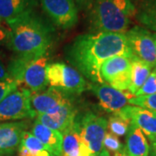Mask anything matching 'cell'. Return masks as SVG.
I'll list each match as a JSON object with an SVG mask.
<instances>
[{"instance_id": "cell-34", "label": "cell", "mask_w": 156, "mask_h": 156, "mask_svg": "<svg viewBox=\"0 0 156 156\" xmlns=\"http://www.w3.org/2000/svg\"><path fill=\"white\" fill-rule=\"evenodd\" d=\"M95 156H110V153L108 150H106L105 148H103L102 150L101 151L100 153Z\"/></svg>"}, {"instance_id": "cell-30", "label": "cell", "mask_w": 156, "mask_h": 156, "mask_svg": "<svg viewBox=\"0 0 156 156\" xmlns=\"http://www.w3.org/2000/svg\"><path fill=\"white\" fill-rule=\"evenodd\" d=\"M78 10L83 11H89L94 4V0H74Z\"/></svg>"}, {"instance_id": "cell-17", "label": "cell", "mask_w": 156, "mask_h": 156, "mask_svg": "<svg viewBox=\"0 0 156 156\" xmlns=\"http://www.w3.org/2000/svg\"><path fill=\"white\" fill-rule=\"evenodd\" d=\"M31 134L44 145V147L55 156H62L63 134L47 128L46 126L35 121L31 128Z\"/></svg>"}, {"instance_id": "cell-31", "label": "cell", "mask_w": 156, "mask_h": 156, "mask_svg": "<svg viewBox=\"0 0 156 156\" xmlns=\"http://www.w3.org/2000/svg\"><path fill=\"white\" fill-rule=\"evenodd\" d=\"M9 33H10V29L5 28L2 24H0V48L3 47L4 45H6L7 40L9 37Z\"/></svg>"}, {"instance_id": "cell-23", "label": "cell", "mask_w": 156, "mask_h": 156, "mask_svg": "<svg viewBox=\"0 0 156 156\" xmlns=\"http://www.w3.org/2000/svg\"><path fill=\"white\" fill-rule=\"evenodd\" d=\"M128 103L131 105L144 108L147 109H149L151 111L156 112V94L140 95V96L134 95L133 98L129 100Z\"/></svg>"}, {"instance_id": "cell-24", "label": "cell", "mask_w": 156, "mask_h": 156, "mask_svg": "<svg viewBox=\"0 0 156 156\" xmlns=\"http://www.w3.org/2000/svg\"><path fill=\"white\" fill-rule=\"evenodd\" d=\"M135 17L156 18V0H143L136 11Z\"/></svg>"}, {"instance_id": "cell-16", "label": "cell", "mask_w": 156, "mask_h": 156, "mask_svg": "<svg viewBox=\"0 0 156 156\" xmlns=\"http://www.w3.org/2000/svg\"><path fill=\"white\" fill-rule=\"evenodd\" d=\"M38 0H0V21L10 26L20 18L36 11Z\"/></svg>"}, {"instance_id": "cell-29", "label": "cell", "mask_w": 156, "mask_h": 156, "mask_svg": "<svg viewBox=\"0 0 156 156\" xmlns=\"http://www.w3.org/2000/svg\"><path fill=\"white\" fill-rule=\"evenodd\" d=\"M136 19L141 23L144 28L149 29L156 33V18H150V17H136Z\"/></svg>"}, {"instance_id": "cell-7", "label": "cell", "mask_w": 156, "mask_h": 156, "mask_svg": "<svg viewBox=\"0 0 156 156\" xmlns=\"http://www.w3.org/2000/svg\"><path fill=\"white\" fill-rule=\"evenodd\" d=\"M32 92L25 87H19L0 102V122H17L32 119L36 114L30 107Z\"/></svg>"}, {"instance_id": "cell-22", "label": "cell", "mask_w": 156, "mask_h": 156, "mask_svg": "<svg viewBox=\"0 0 156 156\" xmlns=\"http://www.w3.org/2000/svg\"><path fill=\"white\" fill-rule=\"evenodd\" d=\"M131 122L118 114H113L108 120L109 132L116 136L127 135Z\"/></svg>"}, {"instance_id": "cell-14", "label": "cell", "mask_w": 156, "mask_h": 156, "mask_svg": "<svg viewBox=\"0 0 156 156\" xmlns=\"http://www.w3.org/2000/svg\"><path fill=\"white\" fill-rule=\"evenodd\" d=\"M69 101L68 95H64L55 88L49 87L48 89L32 93L30 101L32 110L36 115H37L51 111Z\"/></svg>"}, {"instance_id": "cell-27", "label": "cell", "mask_w": 156, "mask_h": 156, "mask_svg": "<svg viewBox=\"0 0 156 156\" xmlns=\"http://www.w3.org/2000/svg\"><path fill=\"white\" fill-rule=\"evenodd\" d=\"M21 86L17 81L12 78H7L5 80L0 81V102L5 98L7 95H9L13 91L18 89Z\"/></svg>"}, {"instance_id": "cell-12", "label": "cell", "mask_w": 156, "mask_h": 156, "mask_svg": "<svg viewBox=\"0 0 156 156\" xmlns=\"http://www.w3.org/2000/svg\"><path fill=\"white\" fill-rule=\"evenodd\" d=\"M76 116L77 110L69 101L48 113L36 115V122L64 134L74 127Z\"/></svg>"}, {"instance_id": "cell-28", "label": "cell", "mask_w": 156, "mask_h": 156, "mask_svg": "<svg viewBox=\"0 0 156 156\" xmlns=\"http://www.w3.org/2000/svg\"><path fill=\"white\" fill-rule=\"evenodd\" d=\"M8 63L9 60H7L5 53L0 50V81L10 78L8 72Z\"/></svg>"}, {"instance_id": "cell-11", "label": "cell", "mask_w": 156, "mask_h": 156, "mask_svg": "<svg viewBox=\"0 0 156 156\" xmlns=\"http://www.w3.org/2000/svg\"><path fill=\"white\" fill-rule=\"evenodd\" d=\"M88 89L95 95L99 106L108 113L116 114L125 107L134 95L130 92L112 88L107 83H88Z\"/></svg>"}, {"instance_id": "cell-21", "label": "cell", "mask_w": 156, "mask_h": 156, "mask_svg": "<svg viewBox=\"0 0 156 156\" xmlns=\"http://www.w3.org/2000/svg\"><path fill=\"white\" fill-rule=\"evenodd\" d=\"M152 68L145 62L139 59L136 56L131 58V85L129 92L133 95L139 90L142 85L145 83L149 76Z\"/></svg>"}, {"instance_id": "cell-20", "label": "cell", "mask_w": 156, "mask_h": 156, "mask_svg": "<svg viewBox=\"0 0 156 156\" xmlns=\"http://www.w3.org/2000/svg\"><path fill=\"white\" fill-rule=\"evenodd\" d=\"M17 156H55L31 132L25 131L17 149Z\"/></svg>"}, {"instance_id": "cell-19", "label": "cell", "mask_w": 156, "mask_h": 156, "mask_svg": "<svg viewBox=\"0 0 156 156\" xmlns=\"http://www.w3.org/2000/svg\"><path fill=\"white\" fill-rule=\"evenodd\" d=\"M125 148L130 156H149L150 154V147L145 134L132 122L127 134Z\"/></svg>"}, {"instance_id": "cell-18", "label": "cell", "mask_w": 156, "mask_h": 156, "mask_svg": "<svg viewBox=\"0 0 156 156\" xmlns=\"http://www.w3.org/2000/svg\"><path fill=\"white\" fill-rule=\"evenodd\" d=\"M62 156H94L82 139L75 124L69 131L63 134Z\"/></svg>"}, {"instance_id": "cell-33", "label": "cell", "mask_w": 156, "mask_h": 156, "mask_svg": "<svg viewBox=\"0 0 156 156\" xmlns=\"http://www.w3.org/2000/svg\"><path fill=\"white\" fill-rule=\"evenodd\" d=\"M115 156H130L128 154V153H127V150H126V148H125V147H124V148H123L122 150H121L120 152H118L116 154H115Z\"/></svg>"}, {"instance_id": "cell-1", "label": "cell", "mask_w": 156, "mask_h": 156, "mask_svg": "<svg viewBox=\"0 0 156 156\" xmlns=\"http://www.w3.org/2000/svg\"><path fill=\"white\" fill-rule=\"evenodd\" d=\"M116 56H134L125 33L82 34L65 48V56L72 67L95 83H104L101 67L108 59Z\"/></svg>"}, {"instance_id": "cell-5", "label": "cell", "mask_w": 156, "mask_h": 156, "mask_svg": "<svg viewBox=\"0 0 156 156\" xmlns=\"http://www.w3.org/2000/svg\"><path fill=\"white\" fill-rule=\"evenodd\" d=\"M46 76L50 87L68 96L81 95L88 89V83L83 75L72 66L62 62L47 64Z\"/></svg>"}, {"instance_id": "cell-13", "label": "cell", "mask_w": 156, "mask_h": 156, "mask_svg": "<svg viewBox=\"0 0 156 156\" xmlns=\"http://www.w3.org/2000/svg\"><path fill=\"white\" fill-rule=\"evenodd\" d=\"M28 122H0V156H12L17 152Z\"/></svg>"}, {"instance_id": "cell-4", "label": "cell", "mask_w": 156, "mask_h": 156, "mask_svg": "<svg viewBox=\"0 0 156 156\" xmlns=\"http://www.w3.org/2000/svg\"><path fill=\"white\" fill-rule=\"evenodd\" d=\"M46 56L39 57L16 56L9 60L8 72L10 77L24 84L32 93L46 89L49 85L46 76Z\"/></svg>"}, {"instance_id": "cell-9", "label": "cell", "mask_w": 156, "mask_h": 156, "mask_svg": "<svg viewBox=\"0 0 156 156\" xmlns=\"http://www.w3.org/2000/svg\"><path fill=\"white\" fill-rule=\"evenodd\" d=\"M125 35L134 56L145 62L151 68H155L156 33L136 25L129 29Z\"/></svg>"}, {"instance_id": "cell-25", "label": "cell", "mask_w": 156, "mask_h": 156, "mask_svg": "<svg viewBox=\"0 0 156 156\" xmlns=\"http://www.w3.org/2000/svg\"><path fill=\"white\" fill-rule=\"evenodd\" d=\"M156 94V67L151 71L149 76L147 77L145 83L135 93V96L148 95Z\"/></svg>"}, {"instance_id": "cell-2", "label": "cell", "mask_w": 156, "mask_h": 156, "mask_svg": "<svg viewBox=\"0 0 156 156\" xmlns=\"http://www.w3.org/2000/svg\"><path fill=\"white\" fill-rule=\"evenodd\" d=\"M6 48L17 56H46L55 39L54 25L36 11L9 26Z\"/></svg>"}, {"instance_id": "cell-35", "label": "cell", "mask_w": 156, "mask_h": 156, "mask_svg": "<svg viewBox=\"0 0 156 156\" xmlns=\"http://www.w3.org/2000/svg\"><path fill=\"white\" fill-rule=\"evenodd\" d=\"M132 2L133 1H134V2H141V1H143V0H131Z\"/></svg>"}, {"instance_id": "cell-3", "label": "cell", "mask_w": 156, "mask_h": 156, "mask_svg": "<svg viewBox=\"0 0 156 156\" xmlns=\"http://www.w3.org/2000/svg\"><path fill=\"white\" fill-rule=\"evenodd\" d=\"M136 11L131 0H94L89 11L91 30L126 33Z\"/></svg>"}, {"instance_id": "cell-15", "label": "cell", "mask_w": 156, "mask_h": 156, "mask_svg": "<svg viewBox=\"0 0 156 156\" xmlns=\"http://www.w3.org/2000/svg\"><path fill=\"white\" fill-rule=\"evenodd\" d=\"M136 125L152 140L156 135V112L138 106H127L116 113Z\"/></svg>"}, {"instance_id": "cell-6", "label": "cell", "mask_w": 156, "mask_h": 156, "mask_svg": "<svg viewBox=\"0 0 156 156\" xmlns=\"http://www.w3.org/2000/svg\"><path fill=\"white\" fill-rule=\"evenodd\" d=\"M75 125L85 144L94 156L103 149V140L107 133L108 120L92 112L77 115Z\"/></svg>"}, {"instance_id": "cell-36", "label": "cell", "mask_w": 156, "mask_h": 156, "mask_svg": "<svg viewBox=\"0 0 156 156\" xmlns=\"http://www.w3.org/2000/svg\"><path fill=\"white\" fill-rule=\"evenodd\" d=\"M0 24H1V21H0Z\"/></svg>"}, {"instance_id": "cell-8", "label": "cell", "mask_w": 156, "mask_h": 156, "mask_svg": "<svg viewBox=\"0 0 156 156\" xmlns=\"http://www.w3.org/2000/svg\"><path fill=\"white\" fill-rule=\"evenodd\" d=\"M38 1L46 17L54 26L62 30H69L77 24L79 10L74 0Z\"/></svg>"}, {"instance_id": "cell-32", "label": "cell", "mask_w": 156, "mask_h": 156, "mask_svg": "<svg viewBox=\"0 0 156 156\" xmlns=\"http://www.w3.org/2000/svg\"><path fill=\"white\" fill-rule=\"evenodd\" d=\"M151 155L156 156V135L151 140Z\"/></svg>"}, {"instance_id": "cell-10", "label": "cell", "mask_w": 156, "mask_h": 156, "mask_svg": "<svg viewBox=\"0 0 156 156\" xmlns=\"http://www.w3.org/2000/svg\"><path fill=\"white\" fill-rule=\"evenodd\" d=\"M104 83L122 91H127L131 85V58L116 56L105 61L100 70Z\"/></svg>"}, {"instance_id": "cell-26", "label": "cell", "mask_w": 156, "mask_h": 156, "mask_svg": "<svg viewBox=\"0 0 156 156\" xmlns=\"http://www.w3.org/2000/svg\"><path fill=\"white\" fill-rule=\"evenodd\" d=\"M103 147L108 152L116 154L124 148V146L119 140L118 136L110 132H107L103 140Z\"/></svg>"}]
</instances>
